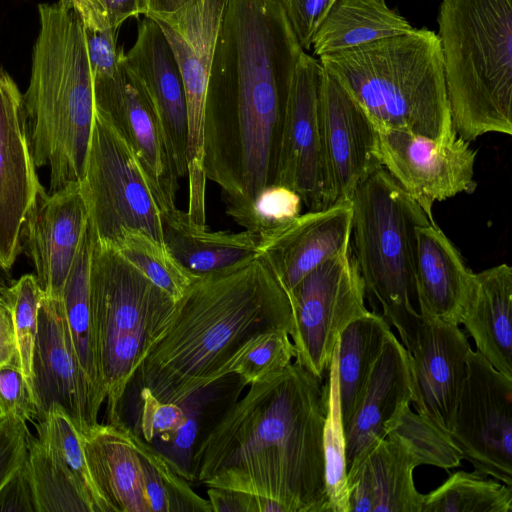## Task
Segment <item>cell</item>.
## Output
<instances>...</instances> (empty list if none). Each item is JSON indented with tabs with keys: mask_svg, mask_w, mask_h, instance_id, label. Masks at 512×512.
I'll return each instance as SVG.
<instances>
[{
	"mask_svg": "<svg viewBox=\"0 0 512 512\" xmlns=\"http://www.w3.org/2000/svg\"><path fill=\"white\" fill-rule=\"evenodd\" d=\"M112 246L175 302L197 278L175 260L165 244L143 230H123Z\"/></svg>",
	"mask_w": 512,
	"mask_h": 512,
	"instance_id": "cell-36",
	"label": "cell"
},
{
	"mask_svg": "<svg viewBox=\"0 0 512 512\" xmlns=\"http://www.w3.org/2000/svg\"><path fill=\"white\" fill-rule=\"evenodd\" d=\"M412 29L385 0H336L321 21L311 47L320 57Z\"/></svg>",
	"mask_w": 512,
	"mask_h": 512,
	"instance_id": "cell-30",
	"label": "cell"
},
{
	"mask_svg": "<svg viewBox=\"0 0 512 512\" xmlns=\"http://www.w3.org/2000/svg\"><path fill=\"white\" fill-rule=\"evenodd\" d=\"M295 349L285 330H270L252 338L230 366V373L250 385L277 373L292 363Z\"/></svg>",
	"mask_w": 512,
	"mask_h": 512,
	"instance_id": "cell-42",
	"label": "cell"
},
{
	"mask_svg": "<svg viewBox=\"0 0 512 512\" xmlns=\"http://www.w3.org/2000/svg\"><path fill=\"white\" fill-rule=\"evenodd\" d=\"M319 121L324 175L323 208L350 200L379 162L374 124L351 93L323 68Z\"/></svg>",
	"mask_w": 512,
	"mask_h": 512,
	"instance_id": "cell-14",
	"label": "cell"
},
{
	"mask_svg": "<svg viewBox=\"0 0 512 512\" xmlns=\"http://www.w3.org/2000/svg\"><path fill=\"white\" fill-rule=\"evenodd\" d=\"M212 512H285L277 501L258 495L219 488H208Z\"/></svg>",
	"mask_w": 512,
	"mask_h": 512,
	"instance_id": "cell-48",
	"label": "cell"
},
{
	"mask_svg": "<svg viewBox=\"0 0 512 512\" xmlns=\"http://www.w3.org/2000/svg\"><path fill=\"white\" fill-rule=\"evenodd\" d=\"M117 30L113 27L103 30L85 28L92 76L112 74L118 69L124 52L122 48L117 47Z\"/></svg>",
	"mask_w": 512,
	"mask_h": 512,
	"instance_id": "cell-47",
	"label": "cell"
},
{
	"mask_svg": "<svg viewBox=\"0 0 512 512\" xmlns=\"http://www.w3.org/2000/svg\"><path fill=\"white\" fill-rule=\"evenodd\" d=\"M227 0H190L178 10L148 16L160 26L179 68L186 96L187 177L192 223L206 225L203 124L206 90Z\"/></svg>",
	"mask_w": 512,
	"mask_h": 512,
	"instance_id": "cell-11",
	"label": "cell"
},
{
	"mask_svg": "<svg viewBox=\"0 0 512 512\" xmlns=\"http://www.w3.org/2000/svg\"><path fill=\"white\" fill-rule=\"evenodd\" d=\"M392 333L380 313L350 322L337 341L338 393L343 429L355 413L376 361Z\"/></svg>",
	"mask_w": 512,
	"mask_h": 512,
	"instance_id": "cell-31",
	"label": "cell"
},
{
	"mask_svg": "<svg viewBox=\"0 0 512 512\" xmlns=\"http://www.w3.org/2000/svg\"><path fill=\"white\" fill-rule=\"evenodd\" d=\"M410 355L392 332L376 361L358 407L344 427L348 468L385 438V425L404 402L412 403Z\"/></svg>",
	"mask_w": 512,
	"mask_h": 512,
	"instance_id": "cell-23",
	"label": "cell"
},
{
	"mask_svg": "<svg viewBox=\"0 0 512 512\" xmlns=\"http://www.w3.org/2000/svg\"><path fill=\"white\" fill-rule=\"evenodd\" d=\"M438 37L457 136L512 134V0H442Z\"/></svg>",
	"mask_w": 512,
	"mask_h": 512,
	"instance_id": "cell-6",
	"label": "cell"
},
{
	"mask_svg": "<svg viewBox=\"0 0 512 512\" xmlns=\"http://www.w3.org/2000/svg\"><path fill=\"white\" fill-rule=\"evenodd\" d=\"M88 219L80 182L54 193L42 187L28 209L21 229V246L32 259L35 276L46 296L61 300Z\"/></svg>",
	"mask_w": 512,
	"mask_h": 512,
	"instance_id": "cell-18",
	"label": "cell"
},
{
	"mask_svg": "<svg viewBox=\"0 0 512 512\" xmlns=\"http://www.w3.org/2000/svg\"><path fill=\"white\" fill-rule=\"evenodd\" d=\"M450 436L475 472L512 487V379L477 350L468 356Z\"/></svg>",
	"mask_w": 512,
	"mask_h": 512,
	"instance_id": "cell-13",
	"label": "cell"
},
{
	"mask_svg": "<svg viewBox=\"0 0 512 512\" xmlns=\"http://www.w3.org/2000/svg\"><path fill=\"white\" fill-rule=\"evenodd\" d=\"M122 54L118 69L94 75L95 108L104 113L129 143L150 179L161 211L176 206L179 176L157 113Z\"/></svg>",
	"mask_w": 512,
	"mask_h": 512,
	"instance_id": "cell-15",
	"label": "cell"
},
{
	"mask_svg": "<svg viewBox=\"0 0 512 512\" xmlns=\"http://www.w3.org/2000/svg\"><path fill=\"white\" fill-rule=\"evenodd\" d=\"M323 67L300 55L283 119L275 184L297 192L308 211L323 209L319 92Z\"/></svg>",
	"mask_w": 512,
	"mask_h": 512,
	"instance_id": "cell-16",
	"label": "cell"
},
{
	"mask_svg": "<svg viewBox=\"0 0 512 512\" xmlns=\"http://www.w3.org/2000/svg\"><path fill=\"white\" fill-rule=\"evenodd\" d=\"M124 61L151 101L179 178L187 176L188 120L182 77L158 23L143 16Z\"/></svg>",
	"mask_w": 512,
	"mask_h": 512,
	"instance_id": "cell-21",
	"label": "cell"
},
{
	"mask_svg": "<svg viewBox=\"0 0 512 512\" xmlns=\"http://www.w3.org/2000/svg\"><path fill=\"white\" fill-rule=\"evenodd\" d=\"M86 462L107 512H150L143 469L123 420L80 432Z\"/></svg>",
	"mask_w": 512,
	"mask_h": 512,
	"instance_id": "cell-26",
	"label": "cell"
},
{
	"mask_svg": "<svg viewBox=\"0 0 512 512\" xmlns=\"http://www.w3.org/2000/svg\"><path fill=\"white\" fill-rule=\"evenodd\" d=\"M245 387L239 375L230 373L196 389L177 403L185 413L184 425L168 439L151 443L190 484L193 483L192 462L196 450L240 398Z\"/></svg>",
	"mask_w": 512,
	"mask_h": 512,
	"instance_id": "cell-29",
	"label": "cell"
},
{
	"mask_svg": "<svg viewBox=\"0 0 512 512\" xmlns=\"http://www.w3.org/2000/svg\"><path fill=\"white\" fill-rule=\"evenodd\" d=\"M379 125L436 141L455 133L438 35L427 28L319 57Z\"/></svg>",
	"mask_w": 512,
	"mask_h": 512,
	"instance_id": "cell-5",
	"label": "cell"
},
{
	"mask_svg": "<svg viewBox=\"0 0 512 512\" xmlns=\"http://www.w3.org/2000/svg\"><path fill=\"white\" fill-rule=\"evenodd\" d=\"M365 286L348 246L309 272L288 294L295 362L323 380L341 332L366 314Z\"/></svg>",
	"mask_w": 512,
	"mask_h": 512,
	"instance_id": "cell-10",
	"label": "cell"
},
{
	"mask_svg": "<svg viewBox=\"0 0 512 512\" xmlns=\"http://www.w3.org/2000/svg\"><path fill=\"white\" fill-rule=\"evenodd\" d=\"M33 395L38 420L54 404L80 432L98 423L101 404L85 378L66 329L61 300L43 293L33 355Z\"/></svg>",
	"mask_w": 512,
	"mask_h": 512,
	"instance_id": "cell-17",
	"label": "cell"
},
{
	"mask_svg": "<svg viewBox=\"0 0 512 512\" xmlns=\"http://www.w3.org/2000/svg\"><path fill=\"white\" fill-rule=\"evenodd\" d=\"M2 417H3V416H2V414H1V412H0V418H2Z\"/></svg>",
	"mask_w": 512,
	"mask_h": 512,
	"instance_id": "cell-54",
	"label": "cell"
},
{
	"mask_svg": "<svg viewBox=\"0 0 512 512\" xmlns=\"http://www.w3.org/2000/svg\"><path fill=\"white\" fill-rule=\"evenodd\" d=\"M111 27L118 29L124 21L141 15L139 0H98Z\"/></svg>",
	"mask_w": 512,
	"mask_h": 512,
	"instance_id": "cell-51",
	"label": "cell"
},
{
	"mask_svg": "<svg viewBox=\"0 0 512 512\" xmlns=\"http://www.w3.org/2000/svg\"><path fill=\"white\" fill-rule=\"evenodd\" d=\"M131 400L134 423L129 426L149 443L168 439L185 423L179 404L161 402L145 389L130 395Z\"/></svg>",
	"mask_w": 512,
	"mask_h": 512,
	"instance_id": "cell-43",
	"label": "cell"
},
{
	"mask_svg": "<svg viewBox=\"0 0 512 512\" xmlns=\"http://www.w3.org/2000/svg\"><path fill=\"white\" fill-rule=\"evenodd\" d=\"M131 438L142 465L150 512H212L209 500L196 494L190 483L132 428Z\"/></svg>",
	"mask_w": 512,
	"mask_h": 512,
	"instance_id": "cell-35",
	"label": "cell"
},
{
	"mask_svg": "<svg viewBox=\"0 0 512 512\" xmlns=\"http://www.w3.org/2000/svg\"><path fill=\"white\" fill-rule=\"evenodd\" d=\"M292 329L289 297L261 254L197 277L176 301L125 395L145 389L161 402L179 403L230 374L252 338L270 330L290 335Z\"/></svg>",
	"mask_w": 512,
	"mask_h": 512,
	"instance_id": "cell-3",
	"label": "cell"
},
{
	"mask_svg": "<svg viewBox=\"0 0 512 512\" xmlns=\"http://www.w3.org/2000/svg\"><path fill=\"white\" fill-rule=\"evenodd\" d=\"M336 0H280L287 19L303 50H309L313 37Z\"/></svg>",
	"mask_w": 512,
	"mask_h": 512,
	"instance_id": "cell-46",
	"label": "cell"
},
{
	"mask_svg": "<svg viewBox=\"0 0 512 512\" xmlns=\"http://www.w3.org/2000/svg\"><path fill=\"white\" fill-rule=\"evenodd\" d=\"M175 304L170 295L113 246L94 239L90 305L106 394V423L122 420L127 385L150 346L167 327Z\"/></svg>",
	"mask_w": 512,
	"mask_h": 512,
	"instance_id": "cell-8",
	"label": "cell"
},
{
	"mask_svg": "<svg viewBox=\"0 0 512 512\" xmlns=\"http://www.w3.org/2000/svg\"><path fill=\"white\" fill-rule=\"evenodd\" d=\"M350 200V247L365 293L379 303L381 315L397 329L410 352L421 321L414 307L416 230L431 222L380 164L359 183Z\"/></svg>",
	"mask_w": 512,
	"mask_h": 512,
	"instance_id": "cell-7",
	"label": "cell"
},
{
	"mask_svg": "<svg viewBox=\"0 0 512 512\" xmlns=\"http://www.w3.org/2000/svg\"><path fill=\"white\" fill-rule=\"evenodd\" d=\"M373 124L377 161L421 207L431 223H435L432 214L435 202L475 191L477 150L470 142L457 134L446 141H436Z\"/></svg>",
	"mask_w": 512,
	"mask_h": 512,
	"instance_id": "cell-12",
	"label": "cell"
},
{
	"mask_svg": "<svg viewBox=\"0 0 512 512\" xmlns=\"http://www.w3.org/2000/svg\"><path fill=\"white\" fill-rule=\"evenodd\" d=\"M512 487L477 472L451 474L423 496L421 512H511Z\"/></svg>",
	"mask_w": 512,
	"mask_h": 512,
	"instance_id": "cell-34",
	"label": "cell"
},
{
	"mask_svg": "<svg viewBox=\"0 0 512 512\" xmlns=\"http://www.w3.org/2000/svg\"><path fill=\"white\" fill-rule=\"evenodd\" d=\"M40 29L23 95L25 129L36 167H49L54 193L81 182L95 104L85 26L61 2L38 6Z\"/></svg>",
	"mask_w": 512,
	"mask_h": 512,
	"instance_id": "cell-4",
	"label": "cell"
},
{
	"mask_svg": "<svg viewBox=\"0 0 512 512\" xmlns=\"http://www.w3.org/2000/svg\"><path fill=\"white\" fill-rule=\"evenodd\" d=\"M302 200L294 190L271 184L263 188L248 204L226 208V213L245 230L260 239L289 224L301 213Z\"/></svg>",
	"mask_w": 512,
	"mask_h": 512,
	"instance_id": "cell-41",
	"label": "cell"
},
{
	"mask_svg": "<svg viewBox=\"0 0 512 512\" xmlns=\"http://www.w3.org/2000/svg\"><path fill=\"white\" fill-rule=\"evenodd\" d=\"M25 465L36 512H96L75 476L37 436L30 435Z\"/></svg>",
	"mask_w": 512,
	"mask_h": 512,
	"instance_id": "cell-33",
	"label": "cell"
},
{
	"mask_svg": "<svg viewBox=\"0 0 512 512\" xmlns=\"http://www.w3.org/2000/svg\"><path fill=\"white\" fill-rule=\"evenodd\" d=\"M461 324L477 351L512 379V268L506 263L475 273Z\"/></svg>",
	"mask_w": 512,
	"mask_h": 512,
	"instance_id": "cell-27",
	"label": "cell"
},
{
	"mask_svg": "<svg viewBox=\"0 0 512 512\" xmlns=\"http://www.w3.org/2000/svg\"><path fill=\"white\" fill-rule=\"evenodd\" d=\"M94 232L88 224L62 292L61 304L66 329L81 370L97 401L106 399L102 384L90 305V264Z\"/></svg>",
	"mask_w": 512,
	"mask_h": 512,
	"instance_id": "cell-32",
	"label": "cell"
},
{
	"mask_svg": "<svg viewBox=\"0 0 512 512\" xmlns=\"http://www.w3.org/2000/svg\"><path fill=\"white\" fill-rule=\"evenodd\" d=\"M190 0H139L141 15L154 16L159 14L171 13Z\"/></svg>",
	"mask_w": 512,
	"mask_h": 512,
	"instance_id": "cell-52",
	"label": "cell"
},
{
	"mask_svg": "<svg viewBox=\"0 0 512 512\" xmlns=\"http://www.w3.org/2000/svg\"><path fill=\"white\" fill-rule=\"evenodd\" d=\"M420 319L416 341L409 352L412 404L418 414L451 433L472 349L459 325Z\"/></svg>",
	"mask_w": 512,
	"mask_h": 512,
	"instance_id": "cell-19",
	"label": "cell"
},
{
	"mask_svg": "<svg viewBox=\"0 0 512 512\" xmlns=\"http://www.w3.org/2000/svg\"><path fill=\"white\" fill-rule=\"evenodd\" d=\"M419 460L398 439L386 436L347 470L349 512H421L415 486Z\"/></svg>",
	"mask_w": 512,
	"mask_h": 512,
	"instance_id": "cell-25",
	"label": "cell"
},
{
	"mask_svg": "<svg viewBox=\"0 0 512 512\" xmlns=\"http://www.w3.org/2000/svg\"><path fill=\"white\" fill-rule=\"evenodd\" d=\"M42 187L26 134L23 95L0 69V266L6 274L22 250V225Z\"/></svg>",
	"mask_w": 512,
	"mask_h": 512,
	"instance_id": "cell-20",
	"label": "cell"
},
{
	"mask_svg": "<svg viewBox=\"0 0 512 512\" xmlns=\"http://www.w3.org/2000/svg\"><path fill=\"white\" fill-rule=\"evenodd\" d=\"M304 52L280 0H227L210 70L203 169L226 208L275 184L281 131Z\"/></svg>",
	"mask_w": 512,
	"mask_h": 512,
	"instance_id": "cell-1",
	"label": "cell"
},
{
	"mask_svg": "<svg viewBox=\"0 0 512 512\" xmlns=\"http://www.w3.org/2000/svg\"><path fill=\"white\" fill-rule=\"evenodd\" d=\"M416 238L415 288L420 317L460 325L475 273L435 223L418 227Z\"/></svg>",
	"mask_w": 512,
	"mask_h": 512,
	"instance_id": "cell-24",
	"label": "cell"
},
{
	"mask_svg": "<svg viewBox=\"0 0 512 512\" xmlns=\"http://www.w3.org/2000/svg\"><path fill=\"white\" fill-rule=\"evenodd\" d=\"M37 437L49 446L75 476L90 497L96 512H107L91 477L81 434L74 421L59 405H52L45 417L35 424Z\"/></svg>",
	"mask_w": 512,
	"mask_h": 512,
	"instance_id": "cell-39",
	"label": "cell"
},
{
	"mask_svg": "<svg viewBox=\"0 0 512 512\" xmlns=\"http://www.w3.org/2000/svg\"><path fill=\"white\" fill-rule=\"evenodd\" d=\"M81 187L97 242L113 245L126 229H140L164 244L161 207L133 149L95 108Z\"/></svg>",
	"mask_w": 512,
	"mask_h": 512,
	"instance_id": "cell-9",
	"label": "cell"
},
{
	"mask_svg": "<svg viewBox=\"0 0 512 512\" xmlns=\"http://www.w3.org/2000/svg\"><path fill=\"white\" fill-rule=\"evenodd\" d=\"M59 2L74 9L86 29L103 30L111 27L107 14L98 0H59Z\"/></svg>",
	"mask_w": 512,
	"mask_h": 512,
	"instance_id": "cell-50",
	"label": "cell"
},
{
	"mask_svg": "<svg viewBox=\"0 0 512 512\" xmlns=\"http://www.w3.org/2000/svg\"><path fill=\"white\" fill-rule=\"evenodd\" d=\"M352 203L346 200L300 214L260 239L259 251L287 295L309 272L350 246Z\"/></svg>",
	"mask_w": 512,
	"mask_h": 512,
	"instance_id": "cell-22",
	"label": "cell"
},
{
	"mask_svg": "<svg viewBox=\"0 0 512 512\" xmlns=\"http://www.w3.org/2000/svg\"><path fill=\"white\" fill-rule=\"evenodd\" d=\"M402 403L385 425V437L401 441L419 460L420 465H432L448 470L460 466L462 453L450 433Z\"/></svg>",
	"mask_w": 512,
	"mask_h": 512,
	"instance_id": "cell-37",
	"label": "cell"
},
{
	"mask_svg": "<svg viewBox=\"0 0 512 512\" xmlns=\"http://www.w3.org/2000/svg\"><path fill=\"white\" fill-rule=\"evenodd\" d=\"M25 464L0 492V512H36Z\"/></svg>",
	"mask_w": 512,
	"mask_h": 512,
	"instance_id": "cell-49",
	"label": "cell"
},
{
	"mask_svg": "<svg viewBox=\"0 0 512 512\" xmlns=\"http://www.w3.org/2000/svg\"><path fill=\"white\" fill-rule=\"evenodd\" d=\"M163 241L175 260L196 277L221 271L258 255L260 237L247 230L212 231L190 222L187 211H161Z\"/></svg>",
	"mask_w": 512,
	"mask_h": 512,
	"instance_id": "cell-28",
	"label": "cell"
},
{
	"mask_svg": "<svg viewBox=\"0 0 512 512\" xmlns=\"http://www.w3.org/2000/svg\"><path fill=\"white\" fill-rule=\"evenodd\" d=\"M5 276H7V274L3 271V269L0 266V293L1 294L8 287L5 283Z\"/></svg>",
	"mask_w": 512,
	"mask_h": 512,
	"instance_id": "cell-53",
	"label": "cell"
},
{
	"mask_svg": "<svg viewBox=\"0 0 512 512\" xmlns=\"http://www.w3.org/2000/svg\"><path fill=\"white\" fill-rule=\"evenodd\" d=\"M336 349L337 344L324 385L326 394L323 433L325 483L330 512H349L345 437L339 403Z\"/></svg>",
	"mask_w": 512,
	"mask_h": 512,
	"instance_id": "cell-38",
	"label": "cell"
},
{
	"mask_svg": "<svg viewBox=\"0 0 512 512\" xmlns=\"http://www.w3.org/2000/svg\"><path fill=\"white\" fill-rule=\"evenodd\" d=\"M2 294L11 314L16 357L33 393V355L43 291L35 275L25 274L9 285Z\"/></svg>",
	"mask_w": 512,
	"mask_h": 512,
	"instance_id": "cell-40",
	"label": "cell"
},
{
	"mask_svg": "<svg viewBox=\"0 0 512 512\" xmlns=\"http://www.w3.org/2000/svg\"><path fill=\"white\" fill-rule=\"evenodd\" d=\"M30 435L26 422L0 418V492L24 466Z\"/></svg>",
	"mask_w": 512,
	"mask_h": 512,
	"instance_id": "cell-45",
	"label": "cell"
},
{
	"mask_svg": "<svg viewBox=\"0 0 512 512\" xmlns=\"http://www.w3.org/2000/svg\"><path fill=\"white\" fill-rule=\"evenodd\" d=\"M0 412L3 417L26 423L38 419L32 390L17 357L0 366Z\"/></svg>",
	"mask_w": 512,
	"mask_h": 512,
	"instance_id": "cell-44",
	"label": "cell"
},
{
	"mask_svg": "<svg viewBox=\"0 0 512 512\" xmlns=\"http://www.w3.org/2000/svg\"><path fill=\"white\" fill-rule=\"evenodd\" d=\"M249 386L196 450L193 483L269 498L285 512H330L322 380L294 362Z\"/></svg>",
	"mask_w": 512,
	"mask_h": 512,
	"instance_id": "cell-2",
	"label": "cell"
}]
</instances>
